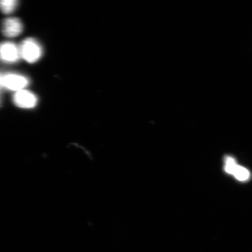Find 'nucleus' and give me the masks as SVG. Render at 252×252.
Wrapping results in <instances>:
<instances>
[{"instance_id": "nucleus-1", "label": "nucleus", "mask_w": 252, "mask_h": 252, "mask_svg": "<svg viewBox=\"0 0 252 252\" xmlns=\"http://www.w3.org/2000/svg\"><path fill=\"white\" fill-rule=\"evenodd\" d=\"M19 47L21 58L28 63H35L38 61L42 56V47L33 38L25 39Z\"/></svg>"}, {"instance_id": "nucleus-2", "label": "nucleus", "mask_w": 252, "mask_h": 252, "mask_svg": "<svg viewBox=\"0 0 252 252\" xmlns=\"http://www.w3.org/2000/svg\"><path fill=\"white\" fill-rule=\"evenodd\" d=\"M30 84V80L23 75L7 72L2 73V87L3 90L17 91L24 90Z\"/></svg>"}, {"instance_id": "nucleus-3", "label": "nucleus", "mask_w": 252, "mask_h": 252, "mask_svg": "<svg viewBox=\"0 0 252 252\" xmlns=\"http://www.w3.org/2000/svg\"><path fill=\"white\" fill-rule=\"evenodd\" d=\"M21 58L20 47L14 43L4 42L0 43V61L14 64Z\"/></svg>"}, {"instance_id": "nucleus-4", "label": "nucleus", "mask_w": 252, "mask_h": 252, "mask_svg": "<svg viewBox=\"0 0 252 252\" xmlns=\"http://www.w3.org/2000/svg\"><path fill=\"white\" fill-rule=\"evenodd\" d=\"M13 102L18 108L31 109L36 106L37 97L30 91L23 90L15 92Z\"/></svg>"}, {"instance_id": "nucleus-5", "label": "nucleus", "mask_w": 252, "mask_h": 252, "mask_svg": "<svg viewBox=\"0 0 252 252\" xmlns=\"http://www.w3.org/2000/svg\"><path fill=\"white\" fill-rule=\"evenodd\" d=\"M23 25L17 18H8L3 21L2 32L4 35L8 37H14L20 35L23 31Z\"/></svg>"}, {"instance_id": "nucleus-6", "label": "nucleus", "mask_w": 252, "mask_h": 252, "mask_svg": "<svg viewBox=\"0 0 252 252\" xmlns=\"http://www.w3.org/2000/svg\"><path fill=\"white\" fill-rule=\"evenodd\" d=\"M18 4L17 0H2L0 1V10L4 14H11L17 8Z\"/></svg>"}, {"instance_id": "nucleus-7", "label": "nucleus", "mask_w": 252, "mask_h": 252, "mask_svg": "<svg viewBox=\"0 0 252 252\" xmlns=\"http://www.w3.org/2000/svg\"><path fill=\"white\" fill-rule=\"evenodd\" d=\"M233 175L241 181H246L250 178L251 173L248 169L238 165H236V168L233 172Z\"/></svg>"}, {"instance_id": "nucleus-8", "label": "nucleus", "mask_w": 252, "mask_h": 252, "mask_svg": "<svg viewBox=\"0 0 252 252\" xmlns=\"http://www.w3.org/2000/svg\"><path fill=\"white\" fill-rule=\"evenodd\" d=\"M236 165L237 164H236L235 160L233 158L231 157L226 158L225 170L226 172L232 175Z\"/></svg>"}, {"instance_id": "nucleus-9", "label": "nucleus", "mask_w": 252, "mask_h": 252, "mask_svg": "<svg viewBox=\"0 0 252 252\" xmlns=\"http://www.w3.org/2000/svg\"><path fill=\"white\" fill-rule=\"evenodd\" d=\"M3 72H0V91L2 90V76Z\"/></svg>"}]
</instances>
